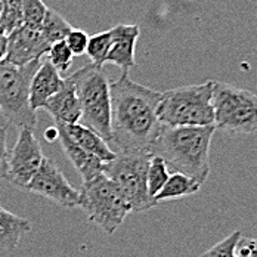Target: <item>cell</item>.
<instances>
[{
	"instance_id": "obj_1",
	"label": "cell",
	"mask_w": 257,
	"mask_h": 257,
	"mask_svg": "<svg viewBox=\"0 0 257 257\" xmlns=\"http://www.w3.org/2000/svg\"><path fill=\"white\" fill-rule=\"evenodd\" d=\"M161 92L133 81L128 73L111 81V142L115 153H150L161 123Z\"/></svg>"
},
{
	"instance_id": "obj_2",
	"label": "cell",
	"mask_w": 257,
	"mask_h": 257,
	"mask_svg": "<svg viewBox=\"0 0 257 257\" xmlns=\"http://www.w3.org/2000/svg\"><path fill=\"white\" fill-rule=\"evenodd\" d=\"M214 132V126L161 124L150 153L163 158L169 170L183 173L204 185L210 176V147Z\"/></svg>"
},
{
	"instance_id": "obj_3",
	"label": "cell",
	"mask_w": 257,
	"mask_h": 257,
	"mask_svg": "<svg viewBox=\"0 0 257 257\" xmlns=\"http://www.w3.org/2000/svg\"><path fill=\"white\" fill-rule=\"evenodd\" d=\"M211 96L213 80L166 90L158 103V120L166 126H214Z\"/></svg>"
},
{
	"instance_id": "obj_4",
	"label": "cell",
	"mask_w": 257,
	"mask_h": 257,
	"mask_svg": "<svg viewBox=\"0 0 257 257\" xmlns=\"http://www.w3.org/2000/svg\"><path fill=\"white\" fill-rule=\"evenodd\" d=\"M77 92L81 120L105 142H111V81L102 67L89 64L70 76Z\"/></svg>"
},
{
	"instance_id": "obj_5",
	"label": "cell",
	"mask_w": 257,
	"mask_h": 257,
	"mask_svg": "<svg viewBox=\"0 0 257 257\" xmlns=\"http://www.w3.org/2000/svg\"><path fill=\"white\" fill-rule=\"evenodd\" d=\"M211 105L216 130L229 135H253L257 132V95L251 90L213 81Z\"/></svg>"
},
{
	"instance_id": "obj_6",
	"label": "cell",
	"mask_w": 257,
	"mask_h": 257,
	"mask_svg": "<svg viewBox=\"0 0 257 257\" xmlns=\"http://www.w3.org/2000/svg\"><path fill=\"white\" fill-rule=\"evenodd\" d=\"M78 207L89 222L95 223L105 233L112 235L126 220L130 213L120 189L103 173L89 182H83L78 189Z\"/></svg>"
},
{
	"instance_id": "obj_7",
	"label": "cell",
	"mask_w": 257,
	"mask_h": 257,
	"mask_svg": "<svg viewBox=\"0 0 257 257\" xmlns=\"http://www.w3.org/2000/svg\"><path fill=\"white\" fill-rule=\"evenodd\" d=\"M150 160L151 153H117L112 161L103 164L102 173L117 185L130 213H144L157 206L147 186Z\"/></svg>"
},
{
	"instance_id": "obj_8",
	"label": "cell",
	"mask_w": 257,
	"mask_h": 257,
	"mask_svg": "<svg viewBox=\"0 0 257 257\" xmlns=\"http://www.w3.org/2000/svg\"><path fill=\"white\" fill-rule=\"evenodd\" d=\"M40 62L36 61L26 67H15L5 61L0 62V112L9 123L20 128H34L37 123L36 112L28 103V92Z\"/></svg>"
},
{
	"instance_id": "obj_9",
	"label": "cell",
	"mask_w": 257,
	"mask_h": 257,
	"mask_svg": "<svg viewBox=\"0 0 257 257\" xmlns=\"http://www.w3.org/2000/svg\"><path fill=\"white\" fill-rule=\"evenodd\" d=\"M45 155L34 128L21 127L17 142L8 158V178L15 186L26 189L30 180L39 172Z\"/></svg>"
},
{
	"instance_id": "obj_10",
	"label": "cell",
	"mask_w": 257,
	"mask_h": 257,
	"mask_svg": "<svg viewBox=\"0 0 257 257\" xmlns=\"http://www.w3.org/2000/svg\"><path fill=\"white\" fill-rule=\"evenodd\" d=\"M26 191L42 195L65 208H76L80 201L77 189L71 186L58 164L48 157H45L39 172L26 186Z\"/></svg>"
},
{
	"instance_id": "obj_11",
	"label": "cell",
	"mask_w": 257,
	"mask_h": 257,
	"mask_svg": "<svg viewBox=\"0 0 257 257\" xmlns=\"http://www.w3.org/2000/svg\"><path fill=\"white\" fill-rule=\"evenodd\" d=\"M51 49L49 42L42 36L40 30L23 26L8 36V48L5 62L15 67H26L40 61Z\"/></svg>"
},
{
	"instance_id": "obj_12",
	"label": "cell",
	"mask_w": 257,
	"mask_h": 257,
	"mask_svg": "<svg viewBox=\"0 0 257 257\" xmlns=\"http://www.w3.org/2000/svg\"><path fill=\"white\" fill-rule=\"evenodd\" d=\"M111 42L109 49L105 56V64L120 67L121 73H128L136 65L135 48L139 39L141 30L136 24H118L109 28Z\"/></svg>"
},
{
	"instance_id": "obj_13",
	"label": "cell",
	"mask_w": 257,
	"mask_h": 257,
	"mask_svg": "<svg viewBox=\"0 0 257 257\" xmlns=\"http://www.w3.org/2000/svg\"><path fill=\"white\" fill-rule=\"evenodd\" d=\"M64 86V78L53 68L48 59L40 62L39 70L33 76L30 83V92H28V103L30 108L36 112L37 109H42L46 102L53 95H56L61 87Z\"/></svg>"
},
{
	"instance_id": "obj_14",
	"label": "cell",
	"mask_w": 257,
	"mask_h": 257,
	"mask_svg": "<svg viewBox=\"0 0 257 257\" xmlns=\"http://www.w3.org/2000/svg\"><path fill=\"white\" fill-rule=\"evenodd\" d=\"M55 120V124H76L81 120V106L71 78H64V86L43 106Z\"/></svg>"
},
{
	"instance_id": "obj_15",
	"label": "cell",
	"mask_w": 257,
	"mask_h": 257,
	"mask_svg": "<svg viewBox=\"0 0 257 257\" xmlns=\"http://www.w3.org/2000/svg\"><path fill=\"white\" fill-rule=\"evenodd\" d=\"M55 126L61 128L80 148L99 158L103 164L112 161L117 155V153L108 145V142H105L101 136H98L93 130L86 127L84 124L76 123V124H55Z\"/></svg>"
},
{
	"instance_id": "obj_16",
	"label": "cell",
	"mask_w": 257,
	"mask_h": 257,
	"mask_svg": "<svg viewBox=\"0 0 257 257\" xmlns=\"http://www.w3.org/2000/svg\"><path fill=\"white\" fill-rule=\"evenodd\" d=\"M59 142H61V147H62L65 155L68 157V160L71 161V164L74 166V169L81 176L83 182L95 179L96 176H99L102 173V161L99 158H96L95 155L89 154L83 148H80L77 144H74L61 128H59Z\"/></svg>"
},
{
	"instance_id": "obj_17",
	"label": "cell",
	"mask_w": 257,
	"mask_h": 257,
	"mask_svg": "<svg viewBox=\"0 0 257 257\" xmlns=\"http://www.w3.org/2000/svg\"><path fill=\"white\" fill-rule=\"evenodd\" d=\"M31 231V223L0 206V250L14 251L23 236Z\"/></svg>"
},
{
	"instance_id": "obj_18",
	"label": "cell",
	"mask_w": 257,
	"mask_h": 257,
	"mask_svg": "<svg viewBox=\"0 0 257 257\" xmlns=\"http://www.w3.org/2000/svg\"><path fill=\"white\" fill-rule=\"evenodd\" d=\"M201 186L203 185H200L197 180L183 175V173H172L169 180L166 182L164 188L154 197L155 204L194 195L201 189Z\"/></svg>"
},
{
	"instance_id": "obj_19",
	"label": "cell",
	"mask_w": 257,
	"mask_h": 257,
	"mask_svg": "<svg viewBox=\"0 0 257 257\" xmlns=\"http://www.w3.org/2000/svg\"><path fill=\"white\" fill-rule=\"evenodd\" d=\"M71 31H73V26L62 17V14H59L52 8H48L46 17L40 27V33L49 42V45L52 46L53 43L65 40Z\"/></svg>"
},
{
	"instance_id": "obj_20",
	"label": "cell",
	"mask_w": 257,
	"mask_h": 257,
	"mask_svg": "<svg viewBox=\"0 0 257 257\" xmlns=\"http://www.w3.org/2000/svg\"><path fill=\"white\" fill-rule=\"evenodd\" d=\"M0 3H2L0 31L9 36L14 30L24 26L23 0H0Z\"/></svg>"
},
{
	"instance_id": "obj_21",
	"label": "cell",
	"mask_w": 257,
	"mask_h": 257,
	"mask_svg": "<svg viewBox=\"0 0 257 257\" xmlns=\"http://www.w3.org/2000/svg\"><path fill=\"white\" fill-rule=\"evenodd\" d=\"M170 175L172 173H170L167 164L164 163V160L157 155H151L148 170H147V186H148V192H150L151 198H154L155 195L164 188Z\"/></svg>"
},
{
	"instance_id": "obj_22",
	"label": "cell",
	"mask_w": 257,
	"mask_h": 257,
	"mask_svg": "<svg viewBox=\"0 0 257 257\" xmlns=\"http://www.w3.org/2000/svg\"><path fill=\"white\" fill-rule=\"evenodd\" d=\"M109 42H111V33L109 30L89 36V43H87V51L86 55L90 58L92 64L103 67L105 64V56L109 49Z\"/></svg>"
},
{
	"instance_id": "obj_23",
	"label": "cell",
	"mask_w": 257,
	"mask_h": 257,
	"mask_svg": "<svg viewBox=\"0 0 257 257\" xmlns=\"http://www.w3.org/2000/svg\"><path fill=\"white\" fill-rule=\"evenodd\" d=\"M73 52L70 51V48L67 46L65 40L53 43L51 49L48 52V61L53 65V68L59 73V74H65L71 65H73Z\"/></svg>"
},
{
	"instance_id": "obj_24",
	"label": "cell",
	"mask_w": 257,
	"mask_h": 257,
	"mask_svg": "<svg viewBox=\"0 0 257 257\" xmlns=\"http://www.w3.org/2000/svg\"><path fill=\"white\" fill-rule=\"evenodd\" d=\"M23 11H24V26L34 30H40L48 12L46 3L43 0H23Z\"/></svg>"
},
{
	"instance_id": "obj_25",
	"label": "cell",
	"mask_w": 257,
	"mask_h": 257,
	"mask_svg": "<svg viewBox=\"0 0 257 257\" xmlns=\"http://www.w3.org/2000/svg\"><path fill=\"white\" fill-rule=\"evenodd\" d=\"M241 238H242L241 231L235 229L226 238H223L220 242L214 244L211 248L204 251L200 257H233L235 256V250H236V244Z\"/></svg>"
},
{
	"instance_id": "obj_26",
	"label": "cell",
	"mask_w": 257,
	"mask_h": 257,
	"mask_svg": "<svg viewBox=\"0 0 257 257\" xmlns=\"http://www.w3.org/2000/svg\"><path fill=\"white\" fill-rule=\"evenodd\" d=\"M65 43L70 48V51L73 52L74 56H81V55H84L86 51H87L89 36L83 30L73 28V31L67 36Z\"/></svg>"
},
{
	"instance_id": "obj_27",
	"label": "cell",
	"mask_w": 257,
	"mask_h": 257,
	"mask_svg": "<svg viewBox=\"0 0 257 257\" xmlns=\"http://www.w3.org/2000/svg\"><path fill=\"white\" fill-rule=\"evenodd\" d=\"M6 139H8V123L0 124V180L8 178V158H9V151H8Z\"/></svg>"
},
{
	"instance_id": "obj_28",
	"label": "cell",
	"mask_w": 257,
	"mask_h": 257,
	"mask_svg": "<svg viewBox=\"0 0 257 257\" xmlns=\"http://www.w3.org/2000/svg\"><path fill=\"white\" fill-rule=\"evenodd\" d=\"M235 254L238 257H257V239L241 238L236 244Z\"/></svg>"
},
{
	"instance_id": "obj_29",
	"label": "cell",
	"mask_w": 257,
	"mask_h": 257,
	"mask_svg": "<svg viewBox=\"0 0 257 257\" xmlns=\"http://www.w3.org/2000/svg\"><path fill=\"white\" fill-rule=\"evenodd\" d=\"M45 139L48 142H55L56 139H59V128L56 126H52L45 130Z\"/></svg>"
},
{
	"instance_id": "obj_30",
	"label": "cell",
	"mask_w": 257,
	"mask_h": 257,
	"mask_svg": "<svg viewBox=\"0 0 257 257\" xmlns=\"http://www.w3.org/2000/svg\"><path fill=\"white\" fill-rule=\"evenodd\" d=\"M6 48H8V36L3 31H0V62L6 56Z\"/></svg>"
},
{
	"instance_id": "obj_31",
	"label": "cell",
	"mask_w": 257,
	"mask_h": 257,
	"mask_svg": "<svg viewBox=\"0 0 257 257\" xmlns=\"http://www.w3.org/2000/svg\"><path fill=\"white\" fill-rule=\"evenodd\" d=\"M0 17H2V3H0Z\"/></svg>"
},
{
	"instance_id": "obj_32",
	"label": "cell",
	"mask_w": 257,
	"mask_h": 257,
	"mask_svg": "<svg viewBox=\"0 0 257 257\" xmlns=\"http://www.w3.org/2000/svg\"><path fill=\"white\" fill-rule=\"evenodd\" d=\"M233 257H238V256H236V254H235V256H233Z\"/></svg>"
}]
</instances>
